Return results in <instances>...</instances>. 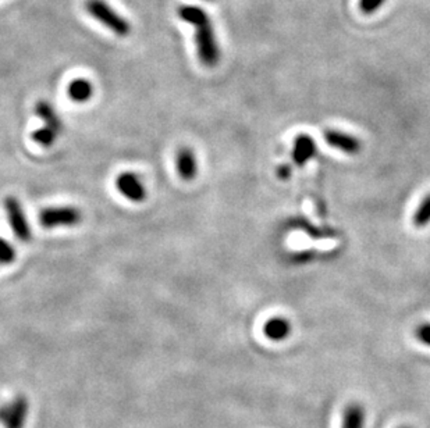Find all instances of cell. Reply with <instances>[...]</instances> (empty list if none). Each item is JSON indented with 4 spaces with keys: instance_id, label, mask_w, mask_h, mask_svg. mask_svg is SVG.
<instances>
[{
    "instance_id": "ac0fdd59",
    "label": "cell",
    "mask_w": 430,
    "mask_h": 428,
    "mask_svg": "<svg viewBox=\"0 0 430 428\" xmlns=\"http://www.w3.org/2000/svg\"><path fill=\"white\" fill-rule=\"evenodd\" d=\"M417 338L427 346H430V323H424L417 328Z\"/></svg>"
},
{
    "instance_id": "6da1fadb",
    "label": "cell",
    "mask_w": 430,
    "mask_h": 428,
    "mask_svg": "<svg viewBox=\"0 0 430 428\" xmlns=\"http://www.w3.org/2000/svg\"><path fill=\"white\" fill-rule=\"evenodd\" d=\"M179 17L194 25L195 43L200 61L207 67H215L220 60V49L216 40L214 25L207 11L197 6H181Z\"/></svg>"
},
{
    "instance_id": "8fae6325",
    "label": "cell",
    "mask_w": 430,
    "mask_h": 428,
    "mask_svg": "<svg viewBox=\"0 0 430 428\" xmlns=\"http://www.w3.org/2000/svg\"><path fill=\"white\" fill-rule=\"evenodd\" d=\"M35 114L43 121L45 127L56 131L57 134L61 132V128H63L61 120L57 116L54 107L47 100H39L35 105Z\"/></svg>"
},
{
    "instance_id": "ffe728a7",
    "label": "cell",
    "mask_w": 430,
    "mask_h": 428,
    "mask_svg": "<svg viewBox=\"0 0 430 428\" xmlns=\"http://www.w3.org/2000/svg\"><path fill=\"white\" fill-rule=\"evenodd\" d=\"M208 1H211V0H208Z\"/></svg>"
},
{
    "instance_id": "2e32d148",
    "label": "cell",
    "mask_w": 430,
    "mask_h": 428,
    "mask_svg": "<svg viewBox=\"0 0 430 428\" xmlns=\"http://www.w3.org/2000/svg\"><path fill=\"white\" fill-rule=\"evenodd\" d=\"M15 256L14 246L8 240L0 238V266L11 264L15 260Z\"/></svg>"
},
{
    "instance_id": "d6986e66",
    "label": "cell",
    "mask_w": 430,
    "mask_h": 428,
    "mask_svg": "<svg viewBox=\"0 0 430 428\" xmlns=\"http://www.w3.org/2000/svg\"><path fill=\"white\" fill-rule=\"evenodd\" d=\"M401 428H410V427H401Z\"/></svg>"
},
{
    "instance_id": "4fadbf2b",
    "label": "cell",
    "mask_w": 430,
    "mask_h": 428,
    "mask_svg": "<svg viewBox=\"0 0 430 428\" xmlns=\"http://www.w3.org/2000/svg\"><path fill=\"white\" fill-rule=\"evenodd\" d=\"M366 412L359 404H350L343 413L341 428H365Z\"/></svg>"
},
{
    "instance_id": "5bb4252c",
    "label": "cell",
    "mask_w": 430,
    "mask_h": 428,
    "mask_svg": "<svg viewBox=\"0 0 430 428\" xmlns=\"http://www.w3.org/2000/svg\"><path fill=\"white\" fill-rule=\"evenodd\" d=\"M57 135L59 134L56 131H53V130H50L47 127H42V128H39V130H36V131H34L31 134V139L34 142H36L38 145H40L43 148H47V146H52L56 142Z\"/></svg>"
},
{
    "instance_id": "30bf717a",
    "label": "cell",
    "mask_w": 430,
    "mask_h": 428,
    "mask_svg": "<svg viewBox=\"0 0 430 428\" xmlns=\"http://www.w3.org/2000/svg\"><path fill=\"white\" fill-rule=\"evenodd\" d=\"M265 335L276 342L284 341L291 334V323L284 317H273L266 321L263 327Z\"/></svg>"
},
{
    "instance_id": "9c48e42d",
    "label": "cell",
    "mask_w": 430,
    "mask_h": 428,
    "mask_svg": "<svg viewBox=\"0 0 430 428\" xmlns=\"http://www.w3.org/2000/svg\"><path fill=\"white\" fill-rule=\"evenodd\" d=\"M316 153V142L312 137L306 134H301L295 138L292 159L297 166H305Z\"/></svg>"
},
{
    "instance_id": "9a60e30c",
    "label": "cell",
    "mask_w": 430,
    "mask_h": 428,
    "mask_svg": "<svg viewBox=\"0 0 430 428\" xmlns=\"http://www.w3.org/2000/svg\"><path fill=\"white\" fill-rule=\"evenodd\" d=\"M414 224L417 228H425L430 224V194L424 198V201L420 204L418 209L415 211Z\"/></svg>"
},
{
    "instance_id": "3957f363",
    "label": "cell",
    "mask_w": 430,
    "mask_h": 428,
    "mask_svg": "<svg viewBox=\"0 0 430 428\" xmlns=\"http://www.w3.org/2000/svg\"><path fill=\"white\" fill-rule=\"evenodd\" d=\"M82 220V213L74 206L46 208L39 213V222L45 228L74 227Z\"/></svg>"
},
{
    "instance_id": "7a4b0ae2",
    "label": "cell",
    "mask_w": 430,
    "mask_h": 428,
    "mask_svg": "<svg viewBox=\"0 0 430 428\" xmlns=\"http://www.w3.org/2000/svg\"><path fill=\"white\" fill-rule=\"evenodd\" d=\"M85 10L117 36H127L131 32L130 22L120 15L106 0H87Z\"/></svg>"
},
{
    "instance_id": "52a82bcc",
    "label": "cell",
    "mask_w": 430,
    "mask_h": 428,
    "mask_svg": "<svg viewBox=\"0 0 430 428\" xmlns=\"http://www.w3.org/2000/svg\"><path fill=\"white\" fill-rule=\"evenodd\" d=\"M325 141L334 149H339L347 155H357L361 151V141L347 132L337 130H327L325 132Z\"/></svg>"
},
{
    "instance_id": "5b68a950",
    "label": "cell",
    "mask_w": 430,
    "mask_h": 428,
    "mask_svg": "<svg viewBox=\"0 0 430 428\" xmlns=\"http://www.w3.org/2000/svg\"><path fill=\"white\" fill-rule=\"evenodd\" d=\"M114 184L119 194H121L126 199L131 202L140 204L147 199V188L142 180L134 173L130 171L121 173L120 176H117Z\"/></svg>"
},
{
    "instance_id": "7c38bea8",
    "label": "cell",
    "mask_w": 430,
    "mask_h": 428,
    "mask_svg": "<svg viewBox=\"0 0 430 428\" xmlns=\"http://www.w3.org/2000/svg\"><path fill=\"white\" fill-rule=\"evenodd\" d=\"M68 98L75 103L88 102L94 95V85L87 78H75L67 88Z\"/></svg>"
},
{
    "instance_id": "e0dca14e",
    "label": "cell",
    "mask_w": 430,
    "mask_h": 428,
    "mask_svg": "<svg viewBox=\"0 0 430 428\" xmlns=\"http://www.w3.org/2000/svg\"><path fill=\"white\" fill-rule=\"evenodd\" d=\"M386 0H359V8L364 14H372L378 11Z\"/></svg>"
},
{
    "instance_id": "277c9868",
    "label": "cell",
    "mask_w": 430,
    "mask_h": 428,
    "mask_svg": "<svg viewBox=\"0 0 430 428\" xmlns=\"http://www.w3.org/2000/svg\"><path fill=\"white\" fill-rule=\"evenodd\" d=\"M4 211L7 214V220L10 222V227L14 232V235L21 242H29L32 238L31 227L27 221L25 212L22 209L21 202L14 197H7L4 199Z\"/></svg>"
},
{
    "instance_id": "ba28073f",
    "label": "cell",
    "mask_w": 430,
    "mask_h": 428,
    "mask_svg": "<svg viewBox=\"0 0 430 428\" xmlns=\"http://www.w3.org/2000/svg\"><path fill=\"white\" fill-rule=\"evenodd\" d=\"M176 166L179 176L186 180L191 181L198 174V160L194 151L188 146H183L177 151L176 155Z\"/></svg>"
},
{
    "instance_id": "8992f818",
    "label": "cell",
    "mask_w": 430,
    "mask_h": 428,
    "mask_svg": "<svg viewBox=\"0 0 430 428\" xmlns=\"http://www.w3.org/2000/svg\"><path fill=\"white\" fill-rule=\"evenodd\" d=\"M27 415L28 401L24 397H18L11 404L0 408V422L6 428H24Z\"/></svg>"
}]
</instances>
